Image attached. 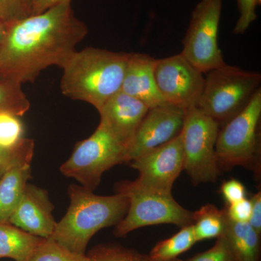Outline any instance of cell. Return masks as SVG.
I'll return each instance as SVG.
<instances>
[{"mask_svg": "<svg viewBox=\"0 0 261 261\" xmlns=\"http://www.w3.org/2000/svg\"><path fill=\"white\" fill-rule=\"evenodd\" d=\"M149 108L139 99L120 91L98 111L100 121L128 151Z\"/></svg>", "mask_w": 261, "mask_h": 261, "instance_id": "5bb4252c", "label": "cell"}, {"mask_svg": "<svg viewBox=\"0 0 261 261\" xmlns=\"http://www.w3.org/2000/svg\"><path fill=\"white\" fill-rule=\"evenodd\" d=\"M155 58L143 53H129L121 91L149 108L165 103L154 76Z\"/></svg>", "mask_w": 261, "mask_h": 261, "instance_id": "9a60e30c", "label": "cell"}, {"mask_svg": "<svg viewBox=\"0 0 261 261\" xmlns=\"http://www.w3.org/2000/svg\"><path fill=\"white\" fill-rule=\"evenodd\" d=\"M225 210L230 221L233 222L248 223L251 215V201L245 198L234 203L227 204Z\"/></svg>", "mask_w": 261, "mask_h": 261, "instance_id": "f1b7e54d", "label": "cell"}, {"mask_svg": "<svg viewBox=\"0 0 261 261\" xmlns=\"http://www.w3.org/2000/svg\"><path fill=\"white\" fill-rule=\"evenodd\" d=\"M129 53L99 48L75 50L61 67L62 94L84 101L97 111L121 91Z\"/></svg>", "mask_w": 261, "mask_h": 261, "instance_id": "7a4b0ae2", "label": "cell"}, {"mask_svg": "<svg viewBox=\"0 0 261 261\" xmlns=\"http://www.w3.org/2000/svg\"><path fill=\"white\" fill-rule=\"evenodd\" d=\"M154 76L165 102L185 111L197 107L203 91L205 78L202 72L181 53L156 59Z\"/></svg>", "mask_w": 261, "mask_h": 261, "instance_id": "30bf717a", "label": "cell"}, {"mask_svg": "<svg viewBox=\"0 0 261 261\" xmlns=\"http://www.w3.org/2000/svg\"><path fill=\"white\" fill-rule=\"evenodd\" d=\"M221 195L227 204H232L246 198V189L243 184L237 179H229L221 187Z\"/></svg>", "mask_w": 261, "mask_h": 261, "instance_id": "f546056e", "label": "cell"}, {"mask_svg": "<svg viewBox=\"0 0 261 261\" xmlns=\"http://www.w3.org/2000/svg\"><path fill=\"white\" fill-rule=\"evenodd\" d=\"M66 1L69 0H32V15L42 13Z\"/></svg>", "mask_w": 261, "mask_h": 261, "instance_id": "1f68e13d", "label": "cell"}, {"mask_svg": "<svg viewBox=\"0 0 261 261\" xmlns=\"http://www.w3.org/2000/svg\"><path fill=\"white\" fill-rule=\"evenodd\" d=\"M34 142L25 138L18 147L8 150L0 147V179L13 165L21 162H32L34 156Z\"/></svg>", "mask_w": 261, "mask_h": 261, "instance_id": "cb8c5ba5", "label": "cell"}, {"mask_svg": "<svg viewBox=\"0 0 261 261\" xmlns=\"http://www.w3.org/2000/svg\"><path fill=\"white\" fill-rule=\"evenodd\" d=\"M25 134L20 116L10 111H0V147L12 150L23 142Z\"/></svg>", "mask_w": 261, "mask_h": 261, "instance_id": "44dd1931", "label": "cell"}, {"mask_svg": "<svg viewBox=\"0 0 261 261\" xmlns=\"http://www.w3.org/2000/svg\"><path fill=\"white\" fill-rule=\"evenodd\" d=\"M126 163V147L107 127L99 123L89 138L76 144L60 171L93 191L100 183L103 173L116 165Z\"/></svg>", "mask_w": 261, "mask_h": 261, "instance_id": "52a82bcc", "label": "cell"}, {"mask_svg": "<svg viewBox=\"0 0 261 261\" xmlns=\"http://www.w3.org/2000/svg\"><path fill=\"white\" fill-rule=\"evenodd\" d=\"M251 215L248 223L259 234H261V192H257L251 199Z\"/></svg>", "mask_w": 261, "mask_h": 261, "instance_id": "4dcf8cb0", "label": "cell"}, {"mask_svg": "<svg viewBox=\"0 0 261 261\" xmlns=\"http://www.w3.org/2000/svg\"><path fill=\"white\" fill-rule=\"evenodd\" d=\"M186 111L165 102L149 108L127 151L128 163L181 134Z\"/></svg>", "mask_w": 261, "mask_h": 261, "instance_id": "8fae6325", "label": "cell"}, {"mask_svg": "<svg viewBox=\"0 0 261 261\" xmlns=\"http://www.w3.org/2000/svg\"><path fill=\"white\" fill-rule=\"evenodd\" d=\"M239 16L233 34H243L257 18L256 8L261 0H238Z\"/></svg>", "mask_w": 261, "mask_h": 261, "instance_id": "83f0119b", "label": "cell"}, {"mask_svg": "<svg viewBox=\"0 0 261 261\" xmlns=\"http://www.w3.org/2000/svg\"><path fill=\"white\" fill-rule=\"evenodd\" d=\"M53 210L47 190L28 184L9 223L34 236L49 238L57 226Z\"/></svg>", "mask_w": 261, "mask_h": 261, "instance_id": "4fadbf2b", "label": "cell"}, {"mask_svg": "<svg viewBox=\"0 0 261 261\" xmlns=\"http://www.w3.org/2000/svg\"><path fill=\"white\" fill-rule=\"evenodd\" d=\"M32 162L13 165L0 179V223H9L32 178Z\"/></svg>", "mask_w": 261, "mask_h": 261, "instance_id": "2e32d148", "label": "cell"}, {"mask_svg": "<svg viewBox=\"0 0 261 261\" xmlns=\"http://www.w3.org/2000/svg\"><path fill=\"white\" fill-rule=\"evenodd\" d=\"M187 261H235L231 247L224 235L217 238L214 246Z\"/></svg>", "mask_w": 261, "mask_h": 261, "instance_id": "4316f807", "label": "cell"}, {"mask_svg": "<svg viewBox=\"0 0 261 261\" xmlns=\"http://www.w3.org/2000/svg\"><path fill=\"white\" fill-rule=\"evenodd\" d=\"M226 220V210H219L211 204L193 213L192 226L197 243L224 235Z\"/></svg>", "mask_w": 261, "mask_h": 261, "instance_id": "d6986e66", "label": "cell"}, {"mask_svg": "<svg viewBox=\"0 0 261 261\" xmlns=\"http://www.w3.org/2000/svg\"><path fill=\"white\" fill-rule=\"evenodd\" d=\"M197 243L192 225L184 226L171 238L159 242L151 250L149 258L156 261H169L188 251Z\"/></svg>", "mask_w": 261, "mask_h": 261, "instance_id": "ffe728a7", "label": "cell"}, {"mask_svg": "<svg viewBox=\"0 0 261 261\" xmlns=\"http://www.w3.org/2000/svg\"><path fill=\"white\" fill-rule=\"evenodd\" d=\"M223 0H200L192 13L181 54L202 73L226 64L218 37Z\"/></svg>", "mask_w": 261, "mask_h": 261, "instance_id": "9c48e42d", "label": "cell"}, {"mask_svg": "<svg viewBox=\"0 0 261 261\" xmlns=\"http://www.w3.org/2000/svg\"><path fill=\"white\" fill-rule=\"evenodd\" d=\"M224 235L235 261H260V234L249 223L233 222L227 218Z\"/></svg>", "mask_w": 261, "mask_h": 261, "instance_id": "ac0fdd59", "label": "cell"}, {"mask_svg": "<svg viewBox=\"0 0 261 261\" xmlns=\"http://www.w3.org/2000/svg\"><path fill=\"white\" fill-rule=\"evenodd\" d=\"M181 134L150 152L130 161V165L139 173L137 181L144 186L172 192L173 184L184 170Z\"/></svg>", "mask_w": 261, "mask_h": 261, "instance_id": "7c38bea8", "label": "cell"}, {"mask_svg": "<svg viewBox=\"0 0 261 261\" xmlns=\"http://www.w3.org/2000/svg\"><path fill=\"white\" fill-rule=\"evenodd\" d=\"M43 240L10 223H0V258L29 261Z\"/></svg>", "mask_w": 261, "mask_h": 261, "instance_id": "e0dca14e", "label": "cell"}, {"mask_svg": "<svg viewBox=\"0 0 261 261\" xmlns=\"http://www.w3.org/2000/svg\"><path fill=\"white\" fill-rule=\"evenodd\" d=\"M116 189L117 193L126 196L128 200L126 216L115 226L114 233L118 238L153 225L173 224L182 228L192 224L193 213L180 205L172 192L149 188L137 180L119 182Z\"/></svg>", "mask_w": 261, "mask_h": 261, "instance_id": "5b68a950", "label": "cell"}, {"mask_svg": "<svg viewBox=\"0 0 261 261\" xmlns=\"http://www.w3.org/2000/svg\"><path fill=\"white\" fill-rule=\"evenodd\" d=\"M135 261H156L152 260V259L149 258V256H145V255H142L138 254L137 255V258H136ZM169 261H182L180 260H178L177 258L174 259V260H169Z\"/></svg>", "mask_w": 261, "mask_h": 261, "instance_id": "836d02e7", "label": "cell"}, {"mask_svg": "<svg viewBox=\"0 0 261 261\" xmlns=\"http://www.w3.org/2000/svg\"><path fill=\"white\" fill-rule=\"evenodd\" d=\"M8 24H9L8 22L4 21V20L0 19V44H1L5 32H6L7 29H8Z\"/></svg>", "mask_w": 261, "mask_h": 261, "instance_id": "d6a6232c", "label": "cell"}, {"mask_svg": "<svg viewBox=\"0 0 261 261\" xmlns=\"http://www.w3.org/2000/svg\"><path fill=\"white\" fill-rule=\"evenodd\" d=\"M32 15V0H0V19L13 22Z\"/></svg>", "mask_w": 261, "mask_h": 261, "instance_id": "484cf974", "label": "cell"}, {"mask_svg": "<svg viewBox=\"0 0 261 261\" xmlns=\"http://www.w3.org/2000/svg\"><path fill=\"white\" fill-rule=\"evenodd\" d=\"M261 89L242 112L220 128L216 154L220 170L235 166L260 171Z\"/></svg>", "mask_w": 261, "mask_h": 261, "instance_id": "8992f818", "label": "cell"}, {"mask_svg": "<svg viewBox=\"0 0 261 261\" xmlns=\"http://www.w3.org/2000/svg\"><path fill=\"white\" fill-rule=\"evenodd\" d=\"M88 34L71 0L10 22L0 44V82H34L48 67H61Z\"/></svg>", "mask_w": 261, "mask_h": 261, "instance_id": "6da1fadb", "label": "cell"}, {"mask_svg": "<svg viewBox=\"0 0 261 261\" xmlns=\"http://www.w3.org/2000/svg\"><path fill=\"white\" fill-rule=\"evenodd\" d=\"M30 106L21 85L0 82V111H10L21 117L28 112Z\"/></svg>", "mask_w": 261, "mask_h": 261, "instance_id": "7402d4cb", "label": "cell"}, {"mask_svg": "<svg viewBox=\"0 0 261 261\" xmlns=\"http://www.w3.org/2000/svg\"><path fill=\"white\" fill-rule=\"evenodd\" d=\"M206 73L197 108L221 128L247 107L260 88L261 75L226 63Z\"/></svg>", "mask_w": 261, "mask_h": 261, "instance_id": "277c9868", "label": "cell"}, {"mask_svg": "<svg viewBox=\"0 0 261 261\" xmlns=\"http://www.w3.org/2000/svg\"><path fill=\"white\" fill-rule=\"evenodd\" d=\"M29 261H89L86 255L75 253L51 238L44 239Z\"/></svg>", "mask_w": 261, "mask_h": 261, "instance_id": "603a6c76", "label": "cell"}, {"mask_svg": "<svg viewBox=\"0 0 261 261\" xmlns=\"http://www.w3.org/2000/svg\"><path fill=\"white\" fill-rule=\"evenodd\" d=\"M138 253L121 247L99 245L91 250L89 261H135Z\"/></svg>", "mask_w": 261, "mask_h": 261, "instance_id": "d4e9b609", "label": "cell"}, {"mask_svg": "<svg viewBox=\"0 0 261 261\" xmlns=\"http://www.w3.org/2000/svg\"><path fill=\"white\" fill-rule=\"evenodd\" d=\"M220 127L197 107L187 110L181 130L184 170L194 185L215 182L220 174L216 144Z\"/></svg>", "mask_w": 261, "mask_h": 261, "instance_id": "ba28073f", "label": "cell"}, {"mask_svg": "<svg viewBox=\"0 0 261 261\" xmlns=\"http://www.w3.org/2000/svg\"><path fill=\"white\" fill-rule=\"evenodd\" d=\"M70 205L63 219L57 222L51 238L70 251L86 255L91 239L99 230L116 226L126 216L128 200L117 193L97 195L84 187L70 185Z\"/></svg>", "mask_w": 261, "mask_h": 261, "instance_id": "3957f363", "label": "cell"}]
</instances>
